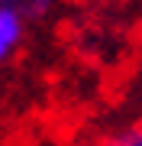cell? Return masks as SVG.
I'll return each instance as SVG.
<instances>
[{
	"instance_id": "3957f363",
	"label": "cell",
	"mask_w": 142,
	"mask_h": 146,
	"mask_svg": "<svg viewBox=\"0 0 142 146\" xmlns=\"http://www.w3.org/2000/svg\"><path fill=\"white\" fill-rule=\"evenodd\" d=\"M120 140H123V146H142V130H132V133H123Z\"/></svg>"
},
{
	"instance_id": "277c9868",
	"label": "cell",
	"mask_w": 142,
	"mask_h": 146,
	"mask_svg": "<svg viewBox=\"0 0 142 146\" xmlns=\"http://www.w3.org/2000/svg\"><path fill=\"white\" fill-rule=\"evenodd\" d=\"M107 146H123V140H120V136H116V140H110V143H107Z\"/></svg>"
},
{
	"instance_id": "6da1fadb",
	"label": "cell",
	"mask_w": 142,
	"mask_h": 146,
	"mask_svg": "<svg viewBox=\"0 0 142 146\" xmlns=\"http://www.w3.org/2000/svg\"><path fill=\"white\" fill-rule=\"evenodd\" d=\"M26 39V20L10 7H0V65L10 62Z\"/></svg>"
},
{
	"instance_id": "7a4b0ae2",
	"label": "cell",
	"mask_w": 142,
	"mask_h": 146,
	"mask_svg": "<svg viewBox=\"0 0 142 146\" xmlns=\"http://www.w3.org/2000/svg\"><path fill=\"white\" fill-rule=\"evenodd\" d=\"M0 7H10L26 23H39L55 10V0H0Z\"/></svg>"
}]
</instances>
